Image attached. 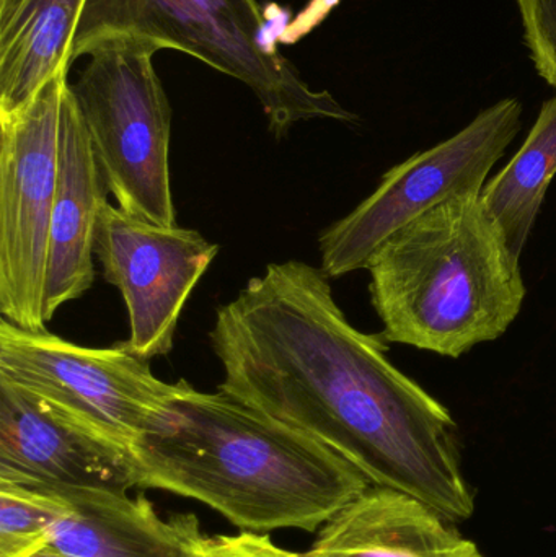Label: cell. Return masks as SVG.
I'll return each mask as SVG.
<instances>
[{
	"label": "cell",
	"mask_w": 556,
	"mask_h": 557,
	"mask_svg": "<svg viewBox=\"0 0 556 557\" xmlns=\"http://www.w3.org/2000/svg\"><path fill=\"white\" fill-rule=\"evenodd\" d=\"M69 90L67 74L58 75L22 110L0 116V311L26 330H46L49 225Z\"/></svg>",
	"instance_id": "52a82bcc"
},
{
	"label": "cell",
	"mask_w": 556,
	"mask_h": 557,
	"mask_svg": "<svg viewBox=\"0 0 556 557\" xmlns=\"http://www.w3.org/2000/svg\"><path fill=\"white\" fill-rule=\"evenodd\" d=\"M191 557H299L280 548L263 533L202 536Z\"/></svg>",
	"instance_id": "ac0fdd59"
},
{
	"label": "cell",
	"mask_w": 556,
	"mask_h": 557,
	"mask_svg": "<svg viewBox=\"0 0 556 557\" xmlns=\"http://www.w3.org/2000/svg\"><path fill=\"white\" fill-rule=\"evenodd\" d=\"M139 486L189 497L242 532H319L372 486L309 435L186 380L165 414L131 445Z\"/></svg>",
	"instance_id": "7a4b0ae2"
},
{
	"label": "cell",
	"mask_w": 556,
	"mask_h": 557,
	"mask_svg": "<svg viewBox=\"0 0 556 557\" xmlns=\"http://www.w3.org/2000/svg\"><path fill=\"white\" fill-rule=\"evenodd\" d=\"M108 36L175 49L237 78L254 91L276 137L304 121L358 120L330 91L312 90L281 54L257 0H85L72 61Z\"/></svg>",
	"instance_id": "277c9868"
},
{
	"label": "cell",
	"mask_w": 556,
	"mask_h": 557,
	"mask_svg": "<svg viewBox=\"0 0 556 557\" xmlns=\"http://www.w3.org/2000/svg\"><path fill=\"white\" fill-rule=\"evenodd\" d=\"M107 183L72 90L65 98L59 143L58 189L49 225L42 318L82 297L94 285L98 215L107 205Z\"/></svg>",
	"instance_id": "8fae6325"
},
{
	"label": "cell",
	"mask_w": 556,
	"mask_h": 557,
	"mask_svg": "<svg viewBox=\"0 0 556 557\" xmlns=\"http://www.w3.org/2000/svg\"><path fill=\"white\" fill-rule=\"evenodd\" d=\"M480 196L431 209L369 261V292L388 343L456 359L498 339L518 318L526 298L519 258Z\"/></svg>",
	"instance_id": "3957f363"
},
{
	"label": "cell",
	"mask_w": 556,
	"mask_h": 557,
	"mask_svg": "<svg viewBox=\"0 0 556 557\" xmlns=\"http://www.w3.org/2000/svg\"><path fill=\"white\" fill-rule=\"evenodd\" d=\"M539 74L556 87V0H516Z\"/></svg>",
	"instance_id": "e0dca14e"
},
{
	"label": "cell",
	"mask_w": 556,
	"mask_h": 557,
	"mask_svg": "<svg viewBox=\"0 0 556 557\" xmlns=\"http://www.w3.org/2000/svg\"><path fill=\"white\" fill-rule=\"evenodd\" d=\"M555 175L556 97L545 101L519 152L480 196L516 258H521Z\"/></svg>",
	"instance_id": "9a60e30c"
},
{
	"label": "cell",
	"mask_w": 556,
	"mask_h": 557,
	"mask_svg": "<svg viewBox=\"0 0 556 557\" xmlns=\"http://www.w3.org/2000/svg\"><path fill=\"white\" fill-rule=\"evenodd\" d=\"M218 251L191 228L150 224L110 202L101 208L94 253L126 304L129 352L144 360L172 352L183 308Z\"/></svg>",
	"instance_id": "9c48e42d"
},
{
	"label": "cell",
	"mask_w": 556,
	"mask_h": 557,
	"mask_svg": "<svg viewBox=\"0 0 556 557\" xmlns=\"http://www.w3.org/2000/svg\"><path fill=\"white\" fill-rule=\"evenodd\" d=\"M67 510L64 494L0 480V557H29Z\"/></svg>",
	"instance_id": "2e32d148"
},
{
	"label": "cell",
	"mask_w": 556,
	"mask_h": 557,
	"mask_svg": "<svg viewBox=\"0 0 556 557\" xmlns=\"http://www.w3.org/2000/svg\"><path fill=\"white\" fill-rule=\"evenodd\" d=\"M521 116V101L505 98L456 136L388 170L369 198L320 235V270L330 278L368 270L382 244L415 219L459 196L482 195Z\"/></svg>",
	"instance_id": "8992f818"
},
{
	"label": "cell",
	"mask_w": 556,
	"mask_h": 557,
	"mask_svg": "<svg viewBox=\"0 0 556 557\" xmlns=\"http://www.w3.org/2000/svg\"><path fill=\"white\" fill-rule=\"evenodd\" d=\"M0 480L46 491L127 494L139 486L127 445L0 379Z\"/></svg>",
	"instance_id": "30bf717a"
},
{
	"label": "cell",
	"mask_w": 556,
	"mask_h": 557,
	"mask_svg": "<svg viewBox=\"0 0 556 557\" xmlns=\"http://www.w3.org/2000/svg\"><path fill=\"white\" fill-rule=\"evenodd\" d=\"M58 493V491H55ZM67 510L29 557H191L202 532L195 516L163 519L146 497L62 491Z\"/></svg>",
	"instance_id": "7c38bea8"
},
{
	"label": "cell",
	"mask_w": 556,
	"mask_h": 557,
	"mask_svg": "<svg viewBox=\"0 0 556 557\" xmlns=\"http://www.w3.org/2000/svg\"><path fill=\"white\" fill-rule=\"evenodd\" d=\"M299 557H485L457 523L417 497L371 486Z\"/></svg>",
	"instance_id": "4fadbf2b"
},
{
	"label": "cell",
	"mask_w": 556,
	"mask_h": 557,
	"mask_svg": "<svg viewBox=\"0 0 556 557\" xmlns=\"http://www.w3.org/2000/svg\"><path fill=\"white\" fill-rule=\"evenodd\" d=\"M85 0H0V116L67 74Z\"/></svg>",
	"instance_id": "5bb4252c"
},
{
	"label": "cell",
	"mask_w": 556,
	"mask_h": 557,
	"mask_svg": "<svg viewBox=\"0 0 556 557\" xmlns=\"http://www.w3.org/2000/svg\"><path fill=\"white\" fill-rule=\"evenodd\" d=\"M157 51L131 36L97 39L82 52L88 62L71 90L118 208L173 227L172 108L153 67Z\"/></svg>",
	"instance_id": "5b68a950"
},
{
	"label": "cell",
	"mask_w": 556,
	"mask_h": 557,
	"mask_svg": "<svg viewBox=\"0 0 556 557\" xmlns=\"http://www.w3.org/2000/svg\"><path fill=\"white\" fill-rule=\"evenodd\" d=\"M329 278L304 261L268 264L218 308V392L342 455L372 486L467 522L475 491L456 421L388 360L382 334L349 323Z\"/></svg>",
	"instance_id": "6da1fadb"
},
{
	"label": "cell",
	"mask_w": 556,
	"mask_h": 557,
	"mask_svg": "<svg viewBox=\"0 0 556 557\" xmlns=\"http://www.w3.org/2000/svg\"><path fill=\"white\" fill-rule=\"evenodd\" d=\"M0 379L16 383L120 444L131 445L169 409L176 383H165L114 344L78 346L46 330L0 320Z\"/></svg>",
	"instance_id": "ba28073f"
}]
</instances>
